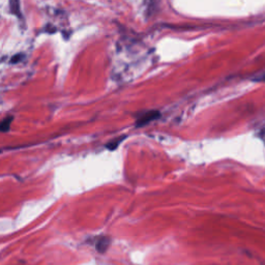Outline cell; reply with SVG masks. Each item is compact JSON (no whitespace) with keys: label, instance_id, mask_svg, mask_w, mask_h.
<instances>
[{"label":"cell","instance_id":"obj_1","mask_svg":"<svg viewBox=\"0 0 265 265\" xmlns=\"http://www.w3.org/2000/svg\"><path fill=\"white\" fill-rule=\"evenodd\" d=\"M160 117V112L159 111H150V112H147L143 114L140 118L137 120V127H142V125L155 120Z\"/></svg>","mask_w":265,"mask_h":265},{"label":"cell","instance_id":"obj_2","mask_svg":"<svg viewBox=\"0 0 265 265\" xmlns=\"http://www.w3.org/2000/svg\"><path fill=\"white\" fill-rule=\"evenodd\" d=\"M108 246H109V239H107V237H101V239L97 241L95 248L99 252H105V251L108 249Z\"/></svg>","mask_w":265,"mask_h":265},{"label":"cell","instance_id":"obj_3","mask_svg":"<svg viewBox=\"0 0 265 265\" xmlns=\"http://www.w3.org/2000/svg\"><path fill=\"white\" fill-rule=\"evenodd\" d=\"M11 119H12L11 117H7V118H5L2 121V123H1V131L2 132H6V131L9 130V125L11 123Z\"/></svg>","mask_w":265,"mask_h":265},{"label":"cell","instance_id":"obj_4","mask_svg":"<svg viewBox=\"0 0 265 265\" xmlns=\"http://www.w3.org/2000/svg\"><path fill=\"white\" fill-rule=\"evenodd\" d=\"M125 137L124 136H121L119 139H117V140H116V139H115V140H113V142H111V143H109L108 145H107V147L108 148H110V149H114V148H116L117 146H118V144L123 140V139H124Z\"/></svg>","mask_w":265,"mask_h":265},{"label":"cell","instance_id":"obj_5","mask_svg":"<svg viewBox=\"0 0 265 265\" xmlns=\"http://www.w3.org/2000/svg\"><path fill=\"white\" fill-rule=\"evenodd\" d=\"M259 136H260V139H261V140L264 142V144H265V125H264V127L260 130V134H259Z\"/></svg>","mask_w":265,"mask_h":265},{"label":"cell","instance_id":"obj_6","mask_svg":"<svg viewBox=\"0 0 265 265\" xmlns=\"http://www.w3.org/2000/svg\"><path fill=\"white\" fill-rule=\"evenodd\" d=\"M20 58H22V55H20V56H15V57H13V58L11 59V62H16V60L19 61Z\"/></svg>","mask_w":265,"mask_h":265},{"label":"cell","instance_id":"obj_7","mask_svg":"<svg viewBox=\"0 0 265 265\" xmlns=\"http://www.w3.org/2000/svg\"><path fill=\"white\" fill-rule=\"evenodd\" d=\"M261 80H262V81H265V74L262 76V79H261Z\"/></svg>","mask_w":265,"mask_h":265}]
</instances>
